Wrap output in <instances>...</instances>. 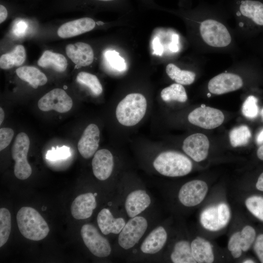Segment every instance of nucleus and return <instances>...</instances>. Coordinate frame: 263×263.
Wrapping results in <instances>:
<instances>
[{"label": "nucleus", "mask_w": 263, "mask_h": 263, "mask_svg": "<svg viewBox=\"0 0 263 263\" xmlns=\"http://www.w3.org/2000/svg\"><path fill=\"white\" fill-rule=\"evenodd\" d=\"M153 167L162 175L181 177L192 170L191 161L186 155L175 151H166L159 153L153 161Z\"/></svg>", "instance_id": "1"}, {"label": "nucleus", "mask_w": 263, "mask_h": 263, "mask_svg": "<svg viewBox=\"0 0 263 263\" xmlns=\"http://www.w3.org/2000/svg\"><path fill=\"white\" fill-rule=\"evenodd\" d=\"M17 221L19 229L25 238L40 241L49 233V226L40 214L33 207H23L18 211Z\"/></svg>", "instance_id": "2"}, {"label": "nucleus", "mask_w": 263, "mask_h": 263, "mask_svg": "<svg viewBox=\"0 0 263 263\" xmlns=\"http://www.w3.org/2000/svg\"><path fill=\"white\" fill-rule=\"evenodd\" d=\"M147 102L145 97L139 93L127 95L117 105L115 114L118 122L125 126L138 124L145 115Z\"/></svg>", "instance_id": "3"}, {"label": "nucleus", "mask_w": 263, "mask_h": 263, "mask_svg": "<svg viewBox=\"0 0 263 263\" xmlns=\"http://www.w3.org/2000/svg\"><path fill=\"white\" fill-rule=\"evenodd\" d=\"M148 219L142 215L130 218L118 234L117 242L120 248H133L142 240L149 227Z\"/></svg>", "instance_id": "4"}, {"label": "nucleus", "mask_w": 263, "mask_h": 263, "mask_svg": "<svg viewBox=\"0 0 263 263\" xmlns=\"http://www.w3.org/2000/svg\"><path fill=\"white\" fill-rule=\"evenodd\" d=\"M199 31L203 41L212 47L224 48L228 46L232 41L230 34L226 26L213 19H207L202 21Z\"/></svg>", "instance_id": "5"}, {"label": "nucleus", "mask_w": 263, "mask_h": 263, "mask_svg": "<svg viewBox=\"0 0 263 263\" xmlns=\"http://www.w3.org/2000/svg\"><path fill=\"white\" fill-rule=\"evenodd\" d=\"M30 147L28 136L20 132L16 136L12 148V156L15 161L14 174L20 180L27 179L32 174V169L27 156Z\"/></svg>", "instance_id": "6"}, {"label": "nucleus", "mask_w": 263, "mask_h": 263, "mask_svg": "<svg viewBox=\"0 0 263 263\" xmlns=\"http://www.w3.org/2000/svg\"><path fill=\"white\" fill-rule=\"evenodd\" d=\"M230 217L229 206L227 204L221 202L204 209L200 214V221L206 229L216 231L227 225Z\"/></svg>", "instance_id": "7"}, {"label": "nucleus", "mask_w": 263, "mask_h": 263, "mask_svg": "<svg viewBox=\"0 0 263 263\" xmlns=\"http://www.w3.org/2000/svg\"><path fill=\"white\" fill-rule=\"evenodd\" d=\"M80 234L84 244L94 256L103 258L111 254L112 248L109 241L94 225L84 224L81 228Z\"/></svg>", "instance_id": "8"}, {"label": "nucleus", "mask_w": 263, "mask_h": 263, "mask_svg": "<svg viewBox=\"0 0 263 263\" xmlns=\"http://www.w3.org/2000/svg\"><path fill=\"white\" fill-rule=\"evenodd\" d=\"M208 189V186L204 181L191 180L181 186L178 193V199L185 207H195L204 200Z\"/></svg>", "instance_id": "9"}, {"label": "nucleus", "mask_w": 263, "mask_h": 263, "mask_svg": "<svg viewBox=\"0 0 263 263\" xmlns=\"http://www.w3.org/2000/svg\"><path fill=\"white\" fill-rule=\"evenodd\" d=\"M188 118L194 125L206 129H212L223 123L225 116L220 110L205 106L194 109L189 113Z\"/></svg>", "instance_id": "10"}, {"label": "nucleus", "mask_w": 263, "mask_h": 263, "mask_svg": "<svg viewBox=\"0 0 263 263\" xmlns=\"http://www.w3.org/2000/svg\"><path fill=\"white\" fill-rule=\"evenodd\" d=\"M38 106L44 112L55 110L64 113L71 109L73 101L64 90L56 88L43 95L38 101Z\"/></svg>", "instance_id": "11"}, {"label": "nucleus", "mask_w": 263, "mask_h": 263, "mask_svg": "<svg viewBox=\"0 0 263 263\" xmlns=\"http://www.w3.org/2000/svg\"><path fill=\"white\" fill-rule=\"evenodd\" d=\"M151 204L150 194L144 189L137 188L128 193L125 198L124 207L129 218L141 215Z\"/></svg>", "instance_id": "12"}, {"label": "nucleus", "mask_w": 263, "mask_h": 263, "mask_svg": "<svg viewBox=\"0 0 263 263\" xmlns=\"http://www.w3.org/2000/svg\"><path fill=\"white\" fill-rule=\"evenodd\" d=\"M168 239L167 228L163 225L153 228L143 239L139 245V251L145 255L159 253L166 245Z\"/></svg>", "instance_id": "13"}, {"label": "nucleus", "mask_w": 263, "mask_h": 263, "mask_svg": "<svg viewBox=\"0 0 263 263\" xmlns=\"http://www.w3.org/2000/svg\"><path fill=\"white\" fill-rule=\"evenodd\" d=\"M209 142L203 133H194L184 141L182 149L187 155L196 162L204 160L207 156Z\"/></svg>", "instance_id": "14"}, {"label": "nucleus", "mask_w": 263, "mask_h": 263, "mask_svg": "<svg viewBox=\"0 0 263 263\" xmlns=\"http://www.w3.org/2000/svg\"><path fill=\"white\" fill-rule=\"evenodd\" d=\"M243 85V79L239 75L224 73L216 75L209 80L208 89L211 93L220 95L239 90Z\"/></svg>", "instance_id": "15"}, {"label": "nucleus", "mask_w": 263, "mask_h": 263, "mask_svg": "<svg viewBox=\"0 0 263 263\" xmlns=\"http://www.w3.org/2000/svg\"><path fill=\"white\" fill-rule=\"evenodd\" d=\"M92 166L94 175L97 179H108L114 167V159L111 152L105 149L96 151L92 159Z\"/></svg>", "instance_id": "16"}, {"label": "nucleus", "mask_w": 263, "mask_h": 263, "mask_svg": "<svg viewBox=\"0 0 263 263\" xmlns=\"http://www.w3.org/2000/svg\"><path fill=\"white\" fill-rule=\"evenodd\" d=\"M100 131L94 124H89L84 131L77 144L78 150L85 159L94 155L99 146Z\"/></svg>", "instance_id": "17"}, {"label": "nucleus", "mask_w": 263, "mask_h": 263, "mask_svg": "<svg viewBox=\"0 0 263 263\" xmlns=\"http://www.w3.org/2000/svg\"><path fill=\"white\" fill-rule=\"evenodd\" d=\"M97 193L87 192L76 197L73 202L71 211L73 217L77 220L90 218L97 206Z\"/></svg>", "instance_id": "18"}, {"label": "nucleus", "mask_w": 263, "mask_h": 263, "mask_svg": "<svg viewBox=\"0 0 263 263\" xmlns=\"http://www.w3.org/2000/svg\"><path fill=\"white\" fill-rule=\"evenodd\" d=\"M65 51L68 57L78 67L90 65L94 60V52L88 44L82 42L69 44Z\"/></svg>", "instance_id": "19"}, {"label": "nucleus", "mask_w": 263, "mask_h": 263, "mask_svg": "<svg viewBox=\"0 0 263 263\" xmlns=\"http://www.w3.org/2000/svg\"><path fill=\"white\" fill-rule=\"evenodd\" d=\"M96 220L99 229L104 235H118L127 222L123 217H114L112 212L106 208L99 211Z\"/></svg>", "instance_id": "20"}, {"label": "nucleus", "mask_w": 263, "mask_h": 263, "mask_svg": "<svg viewBox=\"0 0 263 263\" xmlns=\"http://www.w3.org/2000/svg\"><path fill=\"white\" fill-rule=\"evenodd\" d=\"M95 21L90 18H82L67 22L58 29V36L63 38L74 37L93 30Z\"/></svg>", "instance_id": "21"}, {"label": "nucleus", "mask_w": 263, "mask_h": 263, "mask_svg": "<svg viewBox=\"0 0 263 263\" xmlns=\"http://www.w3.org/2000/svg\"><path fill=\"white\" fill-rule=\"evenodd\" d=\"M192 256L196 263H212L214 254L211 243L207 240L198 236L190 243Z\"/></svg>", "instance_id": "22"}, {"label": "nucleus", "mask_w": 263, "mask_h": 263, "mask_svg": "<svg viewBox=\"0 0 263 263\" xmlns=\"http://www.w3.org/2000/svg\"><path fill=\"white\" fill-rule=\"evenodd\" d=\"M239 10L244 17L249 19L255 24L263 26V3L256 0H243Z\"/></svg>", "instance_id": "23"}, {"label": "nucleus", "mask_w": 263, "mask_h": 263, "mask_svg": "<svg viewBox=\"0 0 263 263\" xmlns=\"http://www.w3.org/2000/svg\"><path fill=\"white\" fill-rule=\"evenodd\" d=\"M169 259L174 263H196L192 255L190 243L186 239H180L175 243Z\"/></svg>", "instance_id": "24"}, {"label": "nucleus", "mask_w": 263, "mask_h": 263, "mask_svg": "<svg viewBox=\"0 0 263 263\" xmlns=\"http://www.w3.org/2000/svg\"><path fill=\"white\" fill-rule=\"evenodd\" d=\"M16 74L19 78L28 82L35 89L45 85L47 82L45 75L33 66L19 67L16 70Z\"/></svg>", "instance_id": "25"}, {"label": "nucleus", "mask_w": 263, "mask_h": 263, "mask_svg": "<svg viewBox=\"0 0 263 263\" xmlns=\"http://www.w3.org/2000/svg\"><path fill=\"white\" fill-rule=\"evenodd\" d=\"M38 64L43 68H51L58 72H62L67 67V60L62 54L46 50L38 61Z\"/></svg>", "instance_id": "26"}, {"label": "nucleus", "mask_w": 263, "mask_h": 263, "mask_svg": "<svg viewBox=\"0 0 263 263\" xmlns=\"http://www.w3.org/2000/svg\"><path fill=\"white\" fill-rule=\"evenodd\" d=\"M26 52L23 46L18 45L10 53L3 54L0 57V67L4 70L21 65L25 60Z\"/></svg>", "instance_id": "27"}, {"label": "nucleus", "mask_w": 263, "mask_h": 263, "mask_svg": "<svg viewBox=\"0 0 263 263\" xmlns=\"http://www.w3.org/2000/svg\"><path fill=\"white\" fill-rule=\"evenodd\" d=\"M168 76L176 83L188 85L191 84L195 80V74L190 71L182 70L172 63L169 64L166 68Z\"/></svg>", "instance_id": "28"}, {"label": "nucleus", "mask_w": 263, "mask_h": 263, "mask_svg": "<svg viewBox=\"0 0 263 263\" xmlns=\"http://www.w3.org/2000/svg\"><path fill=\"white\" fill-rule=\"evenodd\" d=\"M161 97L165 102L176 101L185 102L188 99L184 87L178 83L172 84L163 89L161 92Z\"/></svg>", "instance_id": "29"}, {"label": "nucleus", "mask_w": 263, "mask_h": 263, "mask_svg": "<svg viewBox=\"0 0 263 263\" xmlns=\"http://www.w3.org/2000/svg\"><path fill=\"white\" fill-rule=\"evenodd\" d=\"M251 137L250 129L244 125L233 128L229 134L230 142L233 147L246 145L249 142Z\"/></svg>", "instance_id": "30"}, {"label": "nucleus", "mask_w": 263, "mask_h": 263, "mask_svg": "<svg viewBox=\"0 0 263 263\" xmlns=\"http://www.w3.org/2000/svg\"><path fill=\"white\" fill-rule=\"evenodd\" d=\"M76 81L87 86L95 95H99L103 92L102 86L97 76L92 74L81 72L78 74Z\"/></svg>", "instance_id": "31"}, {"label": "nucleus", "mask_w": 263, "mask_h": 263, "mask_svg": "<svg viewBox=\"0 0 263 263\" xmlns=\"http://www.w3.org/2000/svg\"><path fill=\"white\" fill-rule=\"evenodd\" d=\"M11 228V218L10 211L6 208L0 209V247L8 241Z\"/></svg>", "instance_id": "32"}, {"label": "nucleus", "mask_w": 263, "mask_h": 263, "mask_svg": "<svg viewBox=\"0 0 263 263\" xmlns=\"http://www.w3.org/2000/svg\"><path fill=\"white\" fill-rule=\"evenodd\" d=\"M248 210L255 217L263 221V197L257 195L248 197L245 201Z\"/></svg>", "instance_id": "33"}, {"label": "nucleus", "mask_w": 263, "mask_h": 263, "mask_svg": "<svg viewBox=\"0 0 263 263\" xmlns=\"http://www.w3.org/2000/svg\"><path fill=\"white\" fill-rule=\"evenodd\" d=\"M104 58L109 66L118 71L123 72L127 69L124 59L114 50H107L104 54Z\"/></svg>", "instance_id": "34"}, {"label": "nucleus", "mask_w": 263, "mask_h": 263, "mask_svg": "<svg viewBox=\"0 0 263 263\" xmlns=\"http://www.w3.org/2000/svg\"><path fill=\"white\" fill-rule=\"evenodd\" d=\"M257 102V98L253 95L246 98L242 107V113L245 117L253 119L257 116L259 113Z\"/></svg>", "instance_id": "35"}, {"label": "nucleus", "mask_w": 263, "mask_h": 263, "mask_svg": "<svg viewBox=\"0 0 263 263\" xmlns=\"http://www.w3.org/2000/svg\"><path fill=\"white\" fill-rule=\"evenodd\" d=\"M241 232V243L243 252L247 251L256 239L255 229L249 225L244 226Z\"/></svg>", "instance_id": "36"}, {"label": "nucleus", "mask_w": 263, "mask_h": 263, "mask_svg": "<svg viewBox=\"0 0 263 263\" xmlns=\"http://www.w3.org/2000/svg\"><path fill=\"white\" fill-rule=\"evenodd\" d=\"M227 248L233 258H238L241 256L243 251L241 246L240 231H236L231 235L228 241Z\"/></svg>", "instance_id": "37"}, {"label": "nucleus", "mask_w": 263, "mask_h": 263, "mask_svg": "<svg viewBox=\"0 0 263 263\" xmlns=\"http://www.w3.org/2000/svg\"><path fill=\"white\" fill-rule=\"evenodd\" d=\"M71 153L70 148L63 146L62 147H53L51 150L47 151L46 158L50 161H57L64 160L71 156Z\"/></svg>", "instance_id": "38"}, {"label": "nucleus", "mask_w": 263, "mask_h": 263, "mask_svg": "<svg viewBox=\"0 0 263 263\" xmlns=\"http://www.w3.org/2000/svg\"><path fill=\"white\" fill-rule=\"evenodd\" d=\"M13 130L9 128L0 129V150L6 148L11 143L14 136Z\"/></svg>", "instance_id": "39"}, {"label": "nucleus", "mask_w": 263, "mask_h": 263, "mask_svg": "<svg viewBox=\"0 0 263 263\" xmlns=\"http://www.w3.org/2000/svg\"><path fill=\"white\" fill-rule=\"evenodd\" d=\"M254 242V251L260 262L263 263V234H260Z\"/></svg>", "instance_id": "40"}, {"label": "nucleus", "mask_w": 263, "mask_h": 263, "mask_svg": "<svg viewBox=\"0 0 263 263\" xmlns=\"http://www.w3.org/2000/svg\"><path fill=\"white\" fill-rule=\"evenodd\" d=\"M27 28L26 23L23 20H18L13 26V31L14 34L18 37L24 35Z\"/></svg>", "instance_id": "41"}, {"label": "nucleus", "mask_w": 263, "mask_h": 263, "mask_svg": "<svg viewBox=\"0 0 263 263\" xmlns=\"http://www.w3.org/2000/svg\"><path fill=\"white\" fill-rule=\"evenodd\" d=\"M153 48L155 54L161 56L163 52V47L158 38H155L153 41Z\"/></svg>", "instance_id": "42"}, {"label": "nucleus", "mask_w": 263, "mask_h": 263, "mask_svg": "<svg viewBox=\"0 0 263 263\" xmlns=\"http://www.w3.org/2000/svg\"><path fill=\"white\" fill-rule=\"evenodd\" d=\"M179 37L177 35L174 34L172 37V41L170 44L169 49L172 52H176L178 50V42Z\"/></svg>", "instance_id": "43"}, {"label": "nucleus", "mask_w": 263, "mask_h": 263, "mask_svg": "<svg viewBox=\"0 0 263 263\" xmlns=\"http://www.w3.org/2000/svg\"><path fill=\"white\" fill-rule=\"evenodd\" d=\"M8 11L5 6L2 4L0 5V23H2L7 18Z\"/></svg>", "instance_id": "44"}, {"label": "nucleus", "mask_w": 263, "mask_h": 263, "mask_svg": "<svg viewBox=\"0 0 263 263\" xmlns=\"http://www.w3.org/2000/svg\"><path fill=\"white\" fill-rule=\"evenodd\" d=\"M256 188L261 191H263V172L259 176L256 184Z\"/></svg>", "instance_id": "45"}, {"label": "nucleus", "mask_w": 263, "mask_h": 263, "mask_svg": "<svg viewBox=\"0 0 263 263\" xmlns=\"http://www.w3.org/2000/svg\"><path fill=\"white\" fill-rule=\"evenodd\" d=\"M256 141L258 145L263 143V129L257 134Z\"/></svg>", "instance_id": "46"}, {"label": "nucleus", "mask_w": 263, "mask_h": 263, "mask_svg": "<svg viewBox=\"0 0 263 263\" xmlns=\"http://www.w3.org/2000/svg\"><path fill=\"white\" fill-rule=\"evenodd\" d=\"M257 155L259 159L263 161V145L258 148Z\"/></svg>", "instance_id": "47"}, {"label": "nucleus", "mask_w": 263, "mask_h": 263, "mask_svg": "<svg viewBox=\"0 0 263 263\" xmlns=\"http://www.w3.org/2000/svg\"><path fill=\"white\" fill-rule=\"evenodd\" d=\"M4 118V112L2 108H0V125H1Z\"/></svg>", "instance_id": "48"}, {"label": "nucleus", "mask_w": 263, "mask_h": 263, "mask_svg": "<svg viewBox=\"0 0 263 263\" xmlns=\"http://www.w3.org/2000/svg\"><path fill=\"white\" fill-rule=\"evenodd\" d=\"M243 263H255V262H254L253 260H250V259H247V260H244L243 262Z\"/></svg>", "instance_id": "49"}, {"label": "nucleus", "mask_w": 263, "mask_h": 263, "mask_svg": "<svg viewBox=\"0 0 263 263\" xmlns=\"http://www.w3.org/2000/svg\"><path fill=\"white\" fill-rule=\"evenodd\" d=\"M96 24H97V25H100L103 24L104 23H103V22L100 21H97V22H96Z\"/></svg>", "instance_id": "50"}, {"label": "nucleus", "mask_w": 263, "mask_h": 263, "mask_svg": "<svg viewBox=\"0 0 263 263\" xmlns=\"http://www.w3.org/2000/svg\"><path fill=\"white\" fill-rule=\"evenodd\" d=\"M96 0L101 1H113L114 0Z\"/></svg>", "instance_id": "51"}, {"label": "nucleus", "mask_w": 263, "mask_h": 263, "mask_svg": "<svg viewBox=\"0 0 263 263\" xmlns=\"http://www.w3.org/2000/svg\"><path fill=\"white\" fill-rule=\"evenodd\" d=\"M261 116H262V118H263V109L261 111Z\"/></svg>", "instance_id": "52"}]
</instances>
